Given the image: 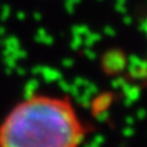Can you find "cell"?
<instances>
[{"mask_svg":"<svg viewBox=\"0 0 147 147\" xmlns=\"http://www.w3.org/2000/svg\"><path fill=\"white\" fill-rule=\"evenodd\" d=\"M88 136L69 97L36 93L21 99L0 123L1 147H76Z\"/></svg>","mask_w":147,"mask_h":147,"instance_id":"cell-1","label":"cell"}]
</instances>
